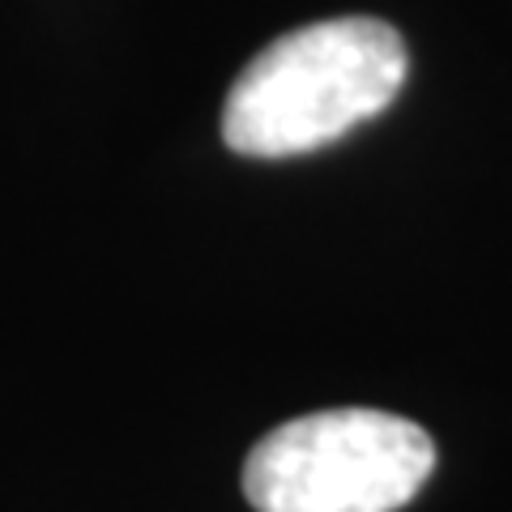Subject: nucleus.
Listing matches in <instances>:
<instances>
[{"mask_svg": "<svg viewBox=\"0 0 512 512\" xmlns=\"http://www.w3.org/2000/svg\"><path fill=\"white\" fill-rule=\"evenodd\" d=\"M402 35L380 18H329L261 47L222 103V141L244 158H295L380 116L406 86Z\"/></svg>", "mask_w": 512, "mask_h": 512, "instance_id": "1", "label": "nucleus"}, {"mask_svg": "<svg viewBox=\"0 0 512 512\" xmlns=\"http://www.w3.org/2000/svg\"><path fill=\"white\" fill-rule=\"evenodd\" d=\"M436 470V444L389 410H316L274 427L244 461L256 512H397Z\"/></svg>", "mask_w": 512, "mask_h": 512, "instance_id": "2", "label": "nucleus"}]
</instances>
